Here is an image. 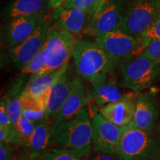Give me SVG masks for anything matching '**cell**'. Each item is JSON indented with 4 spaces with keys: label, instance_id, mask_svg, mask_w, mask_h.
I'll return each instance as SVG.
<instances>
[{
    "label": "cell",
    "instance_id": "cell-14",
    "mask_svg": "<svg viewBox=\"0 0 160 160\" xmlns=\"http://www.w3.org/2000/svg\"><path fill=\"white\" fill-rule=\"evenodd\" d=\"M87 103L88 96L85 87L79 79H73L71 93L61 106L57 116L52 120L53 136L62 124L77 115L85 108Z\"/></svg>",
    "mask_w": 160,
    "mask_h": 160
},
{
    "label": "cell",
    "instance_id": "cell-17",
    "mask_svg": "<svg viewBox=\"0 0 160 160\" xmlns=\"http://www.w3.org/2000/svg\"><path fill=\"white\" fill-rule=\"evenodd\" d=\"M68 69L69 68L49 90L46 120L52 121L54 119L61 106L71 93L74 79H71Z\"/></svg>",
    "mask_w": 160,
    "mask_h": 160
},
{
    "label": "cell",
    "instance_id": "cell-13",
    "mask_svg": "<svg viewBox=\"0 0 160 160\" xmlns=\"http://www.w3.org/2000/svg\"><path fill=\"white\" fill-rule=\"evenodd\" d=\"M138 97V92H129L119 101L100 107L99 112L109 122L122 128L133 119Z\"/></svg>",
    "mask_w": 160,
    "mask_h": 160
},
{
    "label": "cell",
    "instance_id": "cell-34",
    "mask_svg": "<svg viewBox=\"0 0 160 160\" xmlns=\"http://www.w3.org/2000/svg\"><path fill=\"white\" fill-rule=\"evenodd\" d=\"M151 160H157V159H151Z\"/></svg>",
    "mask_w": 160,
    "mask_h": 160
},
{
    "label": "cell",
    "instance_id": "cell-16",
    "mask_svg": "<svg viewBox=\"0 0 160 160\" xmlns=\"http://www.w3.org/2000/svg\"><path fill=\"white\" fill-rule=\"evenodd\" d=\"M159 116L154 96L149 92L139 93L135 113L131 122L137 128L151 133Z\"/></svg>",
    "mask_w": 160,
    "mask_h": 160
},
{
    "label": "cell",
    "instance_id": "cell-33",
    "mask_svg": "<svg viewBox=\"0 0 160 160\" xmlns=\"http://www.w3.org/2000/svg\"><path fill=\"white\" fill-rule=\"evenodd\" d=\"M81 160H89V159H88L86 157H84V158H82V159Z\"/></svg>",
    "mask_w": 160,
    "mask_h": 160
},
{
    "label": "cell",
    "instance_id": "cell-3",
    "mask_svg": "<svg viewBox=\"0 0 160 160\" xmlns=\"http://www.w3.org/2000/svg\"><path fill=\"white\" fill-rule=\"evenodd\" d=\"M117 157L120 160H158L160 148L150 132L131 122L122 128Z\"/></svg>",
    "mask_w": 160,
    "mask_h": 160
},
{
    "label": "cell",
    "instance_id": "cell-31",
    "mask_svg": "<svg viewBox=\"0 0 160 160\" xmlns=\"http://www.w3.org/2000/svg\"><path fill=\"white\" fill-rule=\"evenodd\" d=\"M68 0H48V7L51 11L59 8L65 5Z\"/></svg>",
    "mask_w": 160,
    "mask_h": 160
},
{
    "label": "cell",
    "instance_id": "cell-6",
    "mask_svg": "<svg viewBox=\"0 0 160 160\" xmlns=\"http://www.w3.org/2000/svg\"><path fill=\"white\" fill-rule=\"evenodd\" d=\"M78 39L73 33L52 25L45 44V67L39 74L55 71L69 63Z\"/></svg>",
    "mask_w": 160,
    "mask_h": 160
},
{
    "label": "cell",
    "instance_id": "cell-21",
    "mask_svg": "<svg viewBox=\"0 0 160 160\" xmlns=\"http://www.w3.org/2000/svg\"><path fill=\"white\" fill-rule=\"evenodd\" d=\"M91 94L96 105L100 107L119 101L124 95L116 84L108 79L99 85L93 86Z\"/></svg>",
    "mask_w": 160,
    "mask_h": 160
},
{
    "label": "cell",
    "instance_id": "cell-25",
    "mask_svg": "<svg viewBox=\"0 0 160 160\" xmlns=\"http://www.w3.org/2000/svg\"><path fill=\"white\" fill-rule=\"evenodd\" d=\"M105 1L104 0H68L63 8H79L93 14Z\"/></svg>",
    "mask_w": 160,
    "mask_h": 160
},
{
    "label": "cell",
    "instance_id": "cell-26",
    "mask_svg": "<svg viewBox=\"0 0 160 160\" xmlns=\"http://www.w3.org/2000/svg\"><path fill=\"white\" fill-rule=\"evenodd\" d=\"M141 55L160 62V39L149 42L142 52Z\"/></svg>",
    "mask_w": 160,
    "mask_h": 160
},
{
    "label": "cell",
    "instance_id": "cell-20",
    "mask_svg": "<svg viewBox=\"0 0 160 160\" xmlns=\"http://www.w3.org/2000/svg\"><path fill=\"white\" fill-rule=\"evenodd\" d=\"M68 68L69 63H68L60 69L51 73L32 76L29 81L26 83L23 92L33 97H39L51 88Z\"/></svg>",
    "mask_w": 160,
    "mask_h": 160
},
{
    "label": "cell",
    "instance_id": "cell-12",
    "mask_svg": "<svg viewBox=\"0 0 160 160\" xmlns=\"http://www.w3.org/2000/svg\"><path fill=\"white\" fill-rule=\"evenodd\" d=\"M54 147L52 121L45 120L38 124L33 134L23 145L19 160H42Z\"/></svg>",
    "mask_w": 160,
    "mask_h": 160
},
{
    "label": "cell",
    "instance_id": "cell-8",
    "mask_svg": "<svg viewBox=\"0 0 160 160\" xmlns=\"http://www.w3.org/2000/svg\"><path fill=\"white\" fill-rule=\"evenodd\" d=\"M127 5L125 0H107L92 15L83 35L95 38L120 31Z\"/></svg>",
    "mask_w": 160,
    "mask_h": 160
},
{
    "label": "cell",
    "instance_id": "cell-29",
    "mask_svg": "<svg viewBox=\"0 0 160 160\" xmlns=\"http://www.w3.org/2000/svg\"><path fill=\"white\" fill-rule=\"evenodd\" d=\"M13 148L8 143L0 142V160H13Z\"/></svg>",
    "mask_w": 160,
    "mask_h": 160
},
{
    "label": "cell",
    "instance_id": "cell-35",
    "mask_svg": "<svg viewBox=\"0 0 160 160\" xmlns=\"http://www.w3.org/2000/svg\"><path fill=\"white\" fill-rule=\"evenodd\" d=\"M104 1H107V0H104Z\"/></svg>",
    "mask_w": 160,
    "mask_h": 160
},
{
    "label": "cell",
    "instance_id": "cell-11",
    "mask_svg": "<svg viewBox=\"0 0 160 160\" xmlns=\"http://www.w3.org/2000/svg\"><path fill=\"white\" fill-rule=\"evenodd\" d=\"M91 122L92 145L94 151H102L117 157L122 128L109 122L96 111L92 116Z\"/></svg>",
    "mask_w": 160,
    "mask_h": 160
},
{
    "label": "cell",
    "instance_id": "cell-9",
    "mask_svg": "<svg viewBox=\"0 0 160 160\" xmlns=\"http://www.w3.org/2000/svg\"><path fill=\"white\" fill-rule=\"evenodd\" d=\"M122 85L139 92L151 87L160 75V62L139 55L122 65Z\"/></svg>",
    "mask_w": 160,
    "mask_h": 160
},
{
    "label": "cell",
    "instance_id": "cell-5",
    "mask_svg": "<svg viewBox=\"0 0 160 160\" xmlns=\"http://www.w3.org/2000/svg\"><path fill=\"white\" fill-rule=\"evenodd\" d=\"M94 41L111 60V70L141 55L147 45L139 38L133 37L121 31L95 38Z\"/></svg>",
    "mask_w": 160,
    "mask_h": 160
},
{
    "label": "cell",
    "instance_id": "cell-27",
    "mask_svg": "<svg viewBox=\"0 0 160 160\" xmlns=\"http://www.w3.org/2000/svg\"><path fill=\"white\" fill-rule=\"evenodd\" d=\"M146 45L153 39H160V14L151 27L139 38Z\"/></svg>",
    "mask_w": 160,
    "mask_h": 160
},
{
    "label": "cell",
    "instance_id": "cell-23",
    "mask_svg": "<svg viewBox=\"0 0 160 160\" xmlns=\"http://www.w3.org/2000/svg\"><path fill=\"white\" fill-rule=\"evenodd\" d=\"M84 157H87L81 151L54 148L42 160H81Z\"/></svg>",
    "mask_w": 160,
    "mask_h": 160
},
{
    "label": "cell",
    "instance_id": "cell-7",
    "mask_svg": "<svg viewBox=\"0 0 160 160\" xmlns=\"http://www.w3.org/2000/svg\"><path fill=\"white\" fill-rule=\"evenodd\" d=\"M159 14L160 0H131L126 8L120 31L140 38Z\"/></svg>",
    "mask_w": 160,
    "mask_h": 160
},
{
    "label": "cell",
    "instance_id": "cell-32",
    "mask_svg": "<svg viewBox=\"0 0 160 160\" xmlns=\"http://www.w3.org/2000/svg\"><path fill=\"white\" fill-rule=\"evenodd\" d=\"M159 140H160V122H159Z\"/></svg>",
    "mask_w": 160,
    "mask_h": 160
},
{
    "label": "cell",
    "instance_id": "cell-19",
    "mask_svg": "<svg viewBox=\"0 0 160 160\" xmlns=\"http://www.w3.org/2000/svg\"><path fill=\"white\" fill-rule=\"evenodd\" d=\"M49 90L39 97H33L24 92L22 94V115L37 125L46 120Z\"/></svg>",
    "mask_w": 160,
    "mask_h": 160
},
{
    "label": "cell",
    "instance_id": "cell-22",
    "mask_svg": "<svg viewBox=\"0 0 160 160\" xmlns=\"http://www.w3.org/2000/svg\"><path fill=\"white\" fill-rule=\"evenodd\" d=\"M45 46L44 45L35 57L19 71L21 75H31L32 77L41 73L45 67Z\"/></svg>",
    "mask_w": 160,
    "mask_h": 160
},
{
    "label": "cell",
    "instance_id": "cell-28",
    "mask_svg": "<svg viewBox=\"0 0 160 160\" xmlns=\"http://www.w3.org/2000/svg\"><path fill=\"white\" fill-rule=\"evenodd\" d=\"M0 128L12 130V131L15 130L12 125L8 113L5 98H2L1 102H0Z\"/></svg>",
    "mask_w": 160,
    "mask_h": 160
},
{
    "label": "cell",
    "instance_id": "cell-30",
    "mask_svg": "<svg viewBox=\"0 0 160 160\" xmlns=\"http://www.w3.org/2000/svg\"><path fill=\"white\" fill-rule=\"evenodd\" d=\"M93 160H120L115 156L109 154L102 151H95Z\"/></svg>",
    "mask_w": 160,
    "mask_h": 160
},
{
    "label": "cell",
    "instance_id": "cell-10",
    "mask_svg": "<svg viewBox=\"0 0 160 160\" xmlns=\"http://www.w3.org/2000/svg\"><path fill=\"white\" fill-rule=\"evenodd\" d=\"M51 13L50 11L42 14L9 19L2 31V50L11 48L25 41Z\"/></svg>",
    "mask_w": 160,
    "mask_h": 160
},
{
    "label": "cell",
    "instance_id": "cell-4",
    "mask_svg": "<svg viewBox=\"0 0 160 160\" xmlns=\"http://www.w3.org/2000/svg\"><path fill=\"white\" fill-rule=\"evenodd\" d=\"M52 25L53 19L51 13L25 41L11 48L3 50L1 54L2 66L17 71L23 68L45 45Z\"/></svg>",
    "mask_w": 160,
    "mask_h": 160
},
{
    "label": "cell",
    "instance_id": "cell-1",
    "mask_svg": "<svg viewBox=\"0 0 160 160\" xmlns=\"http://www.w3.org/2000/svg\"><path fill=\"white\" fill-rule=\"evenodd\" d=\"M76 71L92 86L108 79L111 70V60L102 48L88 39H78L73 54Z\"/></svg>",
    "mask_w": 160,
    "mask_h": 160
},
{
    "label": "cell",
    "instance_id": "cell-18",
    "mask_svg": "<svg viewBox=\"0 0 160 160\" xmlns=\"http://www.w3.org/2000/svg\"><path fill=\"white\" fill-rule=\"evenodd\" d=\"M50 11L48 0H15L6 8L5 15L7 19H11L42 14Z\"/></svg>",
    "mask_w": 160,
    "mask_h": 160
},
{
    "label": "cell",
    "instance_id": "cell-15",
    "mask_svg": "<svg viewBox=\"0 0 160 160\" xmlns=\"http://www.w3.org/2000/svg\"><path fill=\"white\" fill-rule=\"evenodd\" d=\"M92 15L79 8L61 7L51 11L53 25L73 33L77 37L83 35Z\"/></svg>",
    "mask_w": 160,
    "mask_h": 160
},
{
    "label": "cell",
    "instance_id": "cell-2",
    "mask_svg": "<svg viewBox=\"0 0 160 160\" xmlns=\"http://www.w3.org/2000/svg\"><path fill=\"white\" fill-rule=\"evenodd\" d=\"M92 133L91 117L85 108L57 129L53 134L56 148L76 150L88 157L91 152Z\"/></svg>",
    "mask_w": 160,
    "mask_h": 160
},
{
    "label": "cell",
    "instance_id": "cell-24",
    "mask_svg": "<svg viewBox=\"0 0 160 160\" xmlns=\"http://www.w3.org/2000/svg\"><path fill=\"white\" fill-rule=\"evenodd\" d=\"M37 127V123L25 117L24 115L22 116L17 125H16L15 130L17 131V135L19 136V139L23 142V145L33 134Z\"/></svg>",
    "mask_w": 160,
    "mask_h": 160
}]
</instances>
